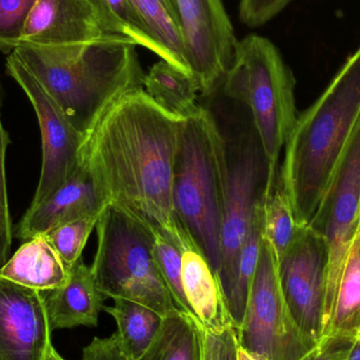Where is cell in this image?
<instances>
[{
    "label": "cell",
    "instance_id": "cell-1",
    "mask_svg": "<svg viewBox=\"0 0 360 360\" xmlns=\"http://www.w3.org/2000/svg\"><path fill=\"white\" fill-rule=\"evenodd\" d=\"M182 120L139 89L103 112L84 135L79 152L80 164L108 205L180 251L195 243L179 220L173 196Z\"/></svg>",
    "mask_w": 360,
    "mask_h": 360
},
{
    "label": "cell",
    "instance_id": "cell-2",
    "mask_svg": "<svg viewBox=\"0 0 360 360\" xmlns=\"http://www.w3.org/2000/svg\"><path fill=\"white\" fill-rule=\"evenodd\" d=\"M136 46L128 38L105 34L67 46L20 44L12 53L84 137L110 105L143 88Z\"/></svg>",
    "mask_w": 360,
    "mask_h": 360
},
{
    "label": "cell",
    "instance_id": "cell-3",
    "mask_svg": "<svg viewBox=\"0 0 360 360\" xmlns=\"http://www.w3.org/2000/svg\"><path fill=\"white\" fill-rule=\"evenodd\" d=\"M360 113V46L316 101L297 116L285 146L279 186L298 224L314 217Z\"/></svg>",
    "mask_w": 360,
    "mask_h": 360
},
{
    "label": "cell",
    "instance_id": "cell-4",
    "mask_svg": "<svg viewBox=\"0 0 360 360\" xmlns=\"http://www.w3.org/2000/svg\"><path fill=\"white\" fill-rule=\"evenodd\" d=\"M229 179L226 139L202 107L182 120L174 169L175 209L217 277L220 234Z\"/></svg>",
    "mask_w": 360,
    "mask_h": 360
},
{
    "label": "cell",
    "instance_id": "cell-5",
    "mask_svg": "<svg viewBox=\"0 0 360 360\" xmlns=\"http://www.w3.org/2000/svg\"><path fill=\"white\" fill-rule=\"evenodd\" d=\"M222 82L230 98L249 108L266 162L269 192L276 186L279 158L297 120L295 78L275 44L251 34L237 42Z\"/></svg>",
    "mask_w": 360,
    "mask_h": 360
},
{
    "label": "cell",
    "instance_id": "cell-6",
    "mask_svg": "<svg viewBox=\"0 0 360 360\" xmlns=\"http://www.w3.org/2000/svg\"><path fill=\"white\" fill-rule=\"evenodd\" d=\"M92 268L105 298L143 304L165 317L179 311L153 257V233L112 205L99 216Z\"/></svg>",
    "mask_w": 360,
    "mask_h": 360
},
{
    "label": "cell",
    "instance_id": "cell-7",
    "mask_svg": "<svg viewBox=\"0 0 360 360\" xmlns=\"http://www.w3.org/2000/svg\"><path fill=\"white\" fill-rule=\"evenodd\" d=\"M309 226L323 237L328 248L325 334L349 254L360 234V113Z\"/></svg>",
    "mask_w": 360,
    "mask_h": 360
},
{
    "label": "cell",
    "instance_id": "cell-8",
    "mask_svg": "<svg viewBox=\"0 0 360 360\" xmlns=\"http://www.w3.org/2000/svg\"><path fill=\"white\" fill-rule=\"evenodd\" d=\"M237 336L241 347L266 360H300L317 346L302 333L290 313L281 290L278 258L264 237Z\"/></svg>",
    "mask_w": 360,
    "mask_h": 360
},
{
    "label": "cell",
    "instance_id": "cell-9",
    "mask_svg": "<svg viewBox=\"0 0 360 360\" xmlns=\"http://www.w3.org/2000/svg\"><path fill=\"white\" fill-rule=\"evenodd\" d=\"M266 162L259 141L243 139L229 153V179L220 234L217 279L224 298L234 281L237 260L255 221L264 193Z\"/></svg>",
    "mask_w": 360,
    "mask_h": 360
},
{
    "label": "cell",
    "instance_id": "cell-10",
    "mask_svg": "<svg viewBox=\"0 0 360 360\" xmlns=\"http://www.w3.org/2000/svg\"><path fill=\"white\" fill-rule=\"evenodd\" d=\"M6 72L31 101L41 132V173L31 203L36 205L54 194L77 170L84 136L13 53L6 59Z\"/></svg>",
    "mask_w": 360,
    "mask_h": 360
},
{
    "label": "cell",
    "instance_id": "cell-11",
    "mask_svg": "<svg viewBox=\"0 0 360 360\" xmlns=\"http://www.w3.org/2000/svg\"><path fill=\"white\" fill-rule=\"evenodd\" d=\"M328 248L323 237L307 226L278 260L279 279L290 313L302 333L315 345L325 330Z\"/></svg>",
    "mask_w": 360,
    "mask_h": 360
},
{
    "label": "cell",
    "instance_id": "cell-12",
    "mask_svg": "<svg viewBox=\"0 0 360 360\" xmlns=\"http://www.w3.org/2000/svg\"><path fill=\"white\" fill-rule=\"evenodd\" d=\"M186 54L200 93L211 94L232 65L237 42L221 0H174Z\"/></svg>",
    "mask_w": 360,
    "mask_h": 360
},
{
    "label": "cell",
    "instance_id": "cell-13",
    "mask_svg": "<svg viewBox=\"0 0 360 360\" xmlns=\"http://www.w3.org/2000/svg\"><path fill=\"white\" fill-rule=\"evenodd\" d=\"M52 332L41 292L0 276V360H46Z\"/></svg>",
    "mask_w": 360,
    "mask_h": 360
},
{
    "label": "cell",
    "instance_id": "cell-14",
    "mask_svg": "<svg viewBox=\"0 0 360 360\" xmlns=\"http://www.w3.org/2000/svg\"><path fill=\"white\" fill-rule=\"evenodd\" d=\"M103 35L98 18L86 0H38L25 21L20 44L67 46Z\"/></svg>",
    "mask_w": 360,
    "mask_h": 360
},
{
    "label": "cell",
    "instance_id": "cell-15",
    "mask_svg": "<svg viewBox=\"0 0 360 360\" xmlns=\"http://www.w3.org/2000/svg\"><path fill=\"white\" fill-rule=\"evenodd\" d=\"M108 207L89 171L79 162L77 170L59 190L36 205H30L17 226V237L29 240L59 224L101 215Z\"/></svg>",
    "mask_w": 360,
    "mask_h": 360
},
{
    "label": "cell",
    "instance_id": "cell-16",
    "mask_svg": "<svg viewBox=\"0 0 360 360\" xmlns=\"http://www.w3.org/2000/svg\"><path fill=\"white\" fill-rule=\"evenodd\" d=\"M41 294L52 331L98 326L105 297L97 287L92 268L82 258L70 269L65 285Z\"/></svg>",
    "mask_w": 360,
    "mask_h": 360
},
{
    "label": "cell",
    "instance_id": "cell-17",
    "mask_svg": "<svg viewBox=\"0 0 360 360\" xmlns=\"http://www.w3.org/2000/svg\"><path fill=\"white\" fill-rule=\"evenodd\" d=\"M181 279L193 315L205 331L234 327L219 281L195 243L181 250Z\"/></svg>",
    "mask_w": 360,
    "mask_h": 360
},
{
    "label": "cell",
    "instance_id": "cell-18",
    "mask_svg": "<svg viewBox=\"0 0 360 360\" xmlns=\"http://www.w3.org/2000/svg\"><path fill=\"white\" fill-rule=\"evenodd\" d=\"M0 276L46 292L65 285L69 279V270L46 236L38 235L25 241L16 253L0 266Z\"/></svg>",
    "mask_w": 360,
    "mask_h": 360
},
{
    "label": "cell",
    "instance_id": "cell-19",
    "mask_svg": "<svg viewBox=\"0 0 360 360\" xmlns=\"http://www.w3.org/2000/svg\"><path fill=\"white\" fill-rule=\"evenodd\" d=\"M130 4L164 52V60L193 75L174 0H130Z\"/></svg>",
    "mask_w": 360,
    "mask_h": 360
},
{
    "label": "cell",
    "instance_id": "cell-20",
    "mask_svg": "<svg viewBox=\"0 0 360 360\" xmlns=\"http://www.w3.org/2000/svg\"><path fill=\"white\" fill-rule=\"evenodd\" d=\"M146 92L165 109L184 118L198 109L200 86L194 76L165 60L158 61L143 79Z\"/></svg>",
    "mask_w": 360,
    "mask_h": 360
},
{
    "label": "cell",
    "instance_id": "cell-21",
    "mask_svg": "<svg viewBox=\"0 0 360 360\" xmlns=\"http://www.w3.org/2000/svg\"><path fill=\"white\" fill-rule=\"evenodd\" d=\"M202 327L196 319L181 312L171 313L143 356L139 360H201Z\"/></svg>",
    "mask_w": 360,
    "mask_h": 360
},
{
    "label": "cell",
    "instance_id": "cell-22",
    "mask_svg": "<svg viewBox=\"0 0 360 360\" xmlns=\"http://www.w3.org/2000/svg\"><path fill=\"white\" fill-rule=\"evenodd\" d=\"M103 311L115 319L117 335L133 360L143 356L155 338L162 319L148 307L127 300H114L113 307Z\"/></svg>",
    "mask_w": 360,
    "mask_h": 360
},
{
    "label": "cell",
    "instance_id": "cell-23",
    "mask_svg": "<svg viewBox=\"0 0 360 360\" xmlns=\"http://www.w3.org/2000/svg\"><path fill=\"white\" fill-rule=\"evenodd\" d=\"M360 234L349 254L336 297L335 306L323 338L342 336L356 338L360 329Z\"/></svg>",
    "mask_w": 360,
    "mask_h": 360
},
{
    "label": "cell",
    "instance_id": "cell-24",
    "mask_svg": "<svg viewBox=\"0 0 360 360\" xmlns=\"http://www.w3.org/2000/svg\"><path fill=\"white\" fill-rule=\"evenodd\" d=\"M262 197L264 193L258 202L255 221L251 232L239 253L232 289L226 298V306L236 331L240 327L245 316L252 281L259 260L262 243Z\"/></svg>",
    "mask_w": 360,
    "mask_h": 360
},
{
    "label": "cell",
    "instance_id": "cell-25",
    "mask_svg": "<svg viewBox=\"0 0 360 360\" xmlns=\"http://www.w3.org/2000/svg\"><path fill=\"white\" fill-rule=\"evenodd\" d=\"M306 226L296 220L287 195L276 186L262 197V237L272 245L278 260L291 249Z\"/></svg>",
    "mask_w": 360,
    "mask_h": 360
},
{
    "label": "cell",
    "instance_id": "cell-26",
    "mask_svg": "<svg viewBox=\"0 0 360 360\" xmlns=\"http://www.w3.org/2000/svg\"><path fill=\"white\" fill-rule=\"evenodd\" d=\"M98 18L105 34L122 36L132 40L165 59L160 46L152 39L139 15L131 6L130 0H86Z\"/></svg>",
    "mask_w": 360,
    "mask_h": 360
},
{
    "label": "cell",
    "instance_id": "cell-27",
    "mask_svg": "<svg viewBox=\"0 0 360 360\" xmlns=\"http://www.w3.org/2000/svg\"><path fill=\"white\" fill-rule=\"evenodd\" d=\"M99 216L91 215L59 224L44 234L46 240L54 248L59 257L70 269L82 259V252L94 229Z\"/></svg>",
    "mask_w": 360,
    "mask_h": 360
},
{
    "label": "cell",
    "instance_id": "cell-28",
    "mask_svg": "<svg viewBox=\"0 0 360 360\" xmlns=\"http://www.w3.org/2000/svg\"><path fill=\"white\" fill-rule=\"evenodd\" d=\"M153 257L179 310L194 317L182 287L181 251L164 237L155 236Z\"/></svg>",
    "mask_w": 360,
    "mask_h": 360
},
{
    "label": "cell",
    "instance_id": "cell-29",
    "mask_svg": "<svg viewBox=\"0 0 360 360\" xmlns=\"http://www.w3.org/2000/svg\"><path fill=\"white\" fill-rule=\"evenodd\" d=\"M38 0H0V51L10 54L20 44L25 21Z\"/></svg>",
    "mask_w": 360,
    "mask_h": 360
},
{
    "label": "cell",
    "instance_id": "cell-30",
    "mask_svg": "<svg viewBox=\"0 0 360 360\" xmlns=\"http://www.w3.org/2000/svg\"><path fill=\"white\" fill-rule=\"evenodd\" d=\"M8 145V134L2 126L0 113V266L8 262L13 238L6 176V152Z\"/></svg>",
    "mask_w": 360,
    "mask_h": 360
},
{
    "label": "cell",
    "instance_id": "cell-31",
    "mask_svg": "<svg viewBox=\"0 0 360 360\" xmlns=\"http://www.w3.org/2000/svg\"><path fill=\"white\" fill-rule=\"evenodd\" d=\"M238 346L235 327L216 333L205 331L202 328L201 360H237Z\"/></svg>",
    "mask_w": 360,
    "mask_h": 360
},
{
    "label": "cell",
    "instance_id": "cell-32",
    "mask_svg": "<svg viewBox=\"0 0 360 360\" xmlns=\"http://www.w3.org/2000/svg\"><path fill=\"white\" fill-rule=\"evenodd\" d=\"M290 0H240L239 18L249 27H258L274 18Z\"/></svg>",
    "mask_w": 360,
    "mask_h": 360
},
{
    "label": "cell",
    "instance_id": "cell-33",
    "mask_svg": "<svg viewBox=\"0 0 360 360\" xmlns=\"http://www.w3.org/2000/svg\"><path fill=\"white\" fill-rule=\"evenodd\" d=\"M82 360H133L117 333L108 338H95L82 351Z\"/></svg>",
    "mask_w": 360,
    "mask_h": 360
},
{
    "label": "cell",
    "instance_id": "cell-34",
    "mask_svg": "<svg viewBox=\"0 0 360 360\" xmlns=\"http://www.w3.org/2000/svg\"><path fill=\"white\" fill-rule=\"evenodd\" d=\"M354 338L328 336L300 360H346Z\"/></svg>",
    "mask_w": 360,
    "mask_h": 360
},
{
    "label": "cell",
    "instance_id": "cell-35",
    "mask_svg": "<svg viewBox=\"0 0 360 360\" xmlns=\"http://www.w3.org/2000/svg\"><path fill=\"white\" fill-rule=\"evenodd\" d=\"M237 360H266L264 357L260 356V355L255 354V353L250 352L247 349L241 347L240 345L238 346V350H237Z\"/></svg>",
    "mask_w": 360,
    "mask_h": 360
},
{
    "label": "cell",
    "instance_id": "cell-36",
    "mask_svg": "<svg viewBox=\"0 0 360 360\" xmlns=\"http://www.w3.org/2000/svg\"><path fill=\"white\" fill-rule=\"evenodd\" d=\"M346 360H360V338H354Z\"/></svg>",
    "mask_w": 360,
    "mask_h": 360
},
{
    "label": "cell",
    "instance_id": "cell-37",
    "mask_svg": "<svg viewBox=\"0 0 360 360\" xmlns=\"http://www.w3.org/2000/svg\"><path fill=\"white\" fill-rule=\"evenodd\" d=\"M46 360H65L60 356V355L57 353V351L55 350L54 348L51 350L50 354H49L48 359Z\"/></svg>",
    "mask_w": 360,
    "mask_h": 360
},
{
    "label": "cell",
    "instance_id": "cell-38",
    "mask_svg": "<svg viewBox=\"0 0 360 360\" xmlns=\"http://www.w3.org/2000/svg\"><path fill=\"white\" fill-rule=\"evenodd\" d=\"M356 338H360V329H359V333H357Z\"/></svg>",
    "mask_w": 360,
    "mask_h": 360
},
{
    "label": "cell",
    "instance_id": "cell-39",
    "mask_svg": "<svg viewBox=\"0 0 360 360\" xmlns=\"http://www.w3.org/2000/svg\"><path fill=\"white\" fill-rule=\"evenodd\" d=\"M359 257H360V247H359Z\"/></svg>",
    "mask_w": 360,
    "mask_h": 360
},
{
    "label": "cell",
    "instance_id": "cell-40",
    "mask_svg": "<svg viewBox=\"0 0 360 360\" xmlns=\"http://www.w3.org/2000/svg\"><path fill=\"white\" fill-rule=\"evenodd\" d=\"M290 1H291V0H290Z\"/></svg>",
    "mask_w": 360,
    "mask_h": 360
}]
</instances>
